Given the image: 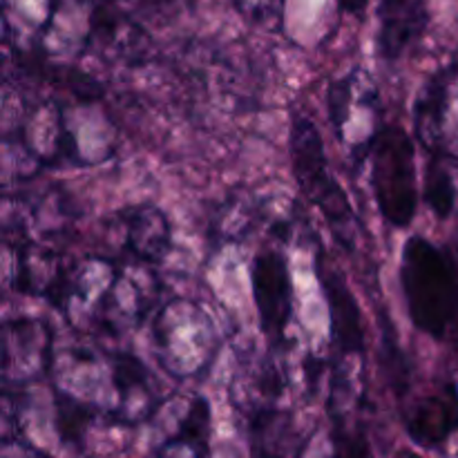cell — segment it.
<instances>
[{"instance_id": "obj_1", "label": "cell", "mask_w": 458, "mask_h": 458, "mask_svg": "<svg viewBox=\"0 0 458 458\" xmlns=\"http://www.w3.org/2000/svg\"><path fill=\"white\" fill-rule=\"evenodd\" d=\"M401 289L411 325L458 347V267L447 250L411 235L401 255Z\"/></svg>"}, {"instance_id": "obj_16", "label": "cell", "mask_w": 458, "mask_h": 458, "mask_svg": "<svg viewBox=\"0 0 458 458\" xmlns=\"http://www.w3.org/2000/svg\"><path fill=\"white\" fill-rule=\"evenodd\" d=\"M334 414V458H376L369 437L362 425H352L338 411Z\"/></svg>"}, {"instance_id": "obj_13", "label": "cell", "mask_w": 458, "mask_h": 458, "mask_svg": "<svg viewBox=\"0 0 458 458\" xmlns=\"http://www.w3.org/2000/svg\"><path fill=\"white\" fill-rule=\"evenodd\" d=\"M112 383H114V419L125 425H137L155 411L157 394L150 383V371L130 353L110 356Z\"/></svg>"}, {"instance_id": "obj_6", "label": "cell", "mask_w": 458, "mask_h": 458, "mask_svg": "<svg viewBox=\"0 0 458 458\" xmlns=\"http://www.w3.org/2000/svg\"><path fill=\"white\" fill-rule=\"evenodd\" d=\"M414 137L428 157L458 165V63L425 81L414 103Z\"/></svg>"}, {"instance_id": "obj_12", "label": "cell", "mask_w": 458, "mask_h": 458, "mask_svg": "<svg viewBox=\"0 0 458 458\" xmlns=\"http://www.w3.org/2000/svg\"><path fill=\"white\" fill-rule=\"evenodd\" d=\"M121 242L130 258L143 267L159 264L173 244L170 222L164 210L152 204H137L119 210L114 217Z\"/></svg>"}, {"instance_id": "obj_17", "label": "cell", "mask_w": 458, "mask_h": 458, "mask_svg": "<svg viewBox=\"0 0 458 458\" xmlns=\"http://www.w3.org/2000/svg\"><path fill=\"white\" fill-rule=\"evenodd\" d=\"M235 12L250 25L277 31L284 21L286 0H231Z\"/></svg>"}, {"instance_id": "obj_19", "label": "cell", "mask_w": 458, "mask_h": 458, "mask_svg": "<svg viewBox=\"0 0 458 458\" xmlns=\"http://www.w3.org/2000/svg\"><path fill=\"white\" fill-rule=\"evenodd\" d=\"M338 3V9L343 13H349V16L362 18L365 16L367 7H369V0H335Z\"/></svg>"}, {"instance_id": "obj_8", "label": "cell", "mask_w": 458, "mask_h": 458, "mask_svg": "<svg viewBox=\"0 0 458 458\" xmlns=\"http://www.w3.org/2000/svg\"><path fill=\"white\" fill-rule=\"evenodd\" d=\"M318 276H320L327 307H329L331 340H334L335 352L340 358H362L367 349V338L360 307H358L356 295L352 293L343 273L335 271L334 264H329V258L322 250H318Z\"/></svg>"}, {"instance_id": "obj_14", "label": "cell", "mask_w": 458, "mask_h": 458, "mask_svg": "<svg viewBox=\"0 0 458 458\" xmlns=\"http://www.w3.org/2000/svg\"><path fill=\"white\" fill-rule=\"evenodd\" d=\"M423 199L438 219H447L458 204V165L438 157H428Z\"/></svg>"}, {"instance_id": "obj_4", "label": "cell", "mask_w": 458, "mask_h": 458, "mask_svg": "<svg viewBox=\"0 0 458 458\" xmlns=\"http://www.w3.org/2000/svg\"><path fill=\"white\" fill-rule=\"evenodd\" d=\"M371 188L385 222L407 228L419 208L416 148L401 125H383L371 148Z\"/></svg>"}, {"instance_id": "obj_11", "label": "cell", "mask_w": 458, "mask_h": 458, "mask_svg": "<svg viewBox=\"0 0 458 458\" xmlns=\"http://www.w3.org/2000/svg\"><path fill=\"white\" fill-rule=\"evenodd\" d=\"M403 425L419 447H438L458 432V387H443L416 398L403 411Z\"/></svg>"}, {"instance_id": "obj_10", "label": "cell", "mask_w": 458, "mask_h": 458, "mask_svg": "<svg viewBox=\"0 0 458 458\" xmlns=\"http://www.w3.org/2000/svg\"><path fill=\"white\" fill-rule=\"evenodd\" d=\"M376 21V52L385 63H396L428 31V0H378Z\"/></svg>"}, {"instance_id": "obj_18", "label": "cell", "mask_w": 458, "mask_h": 458, "mask_svg": "<svg viewBox=\"0 0 458 458\" xmlns=\"http://www.w3.org/2000/svg\"><path fill=\"white\" fill-rule=\"evenodd\" d=\"M3 458H49L43 452H38L36 447H31L25 441H12V438H4L3 445Z\"/></svg>"}, {"instance_id": "obj_5", "label": "cell", "mask_w": 458, "mask_h": 458, "mask_svg": "<svg viewBox=\"0 0 458 458\" xmlns=\"http://www.w3.org/2000/svg\"><path fill=\"white\" fill-rule=\"evenodd\" d=\"M327 112L335 139L347 146L353 165L360 170L383 130L378 88L371 76L362 67H353L349 74L331 81L327 89Z\"/></svg>"}, {"instance_id": "obj_20", "label": "cell", "mask_w": 458, "mask_h": 458, "mask_svg": "<svg viewBox=\"0 0 458 458\" xmlns=\"http://www.w3.org/2000/svg\"><path fill=\"white\" fill-rule=\"evenodd\" d=\"M394 458H425V456L416 454V452H411V450H403V452H398V454Z\"/></svg>"}, {"instance_id": "obj_15", "label": "cell", "mask_w": 458, "mask_h": 458, "mask_svg": "<svg viewBox=\"0 0 458 458\" xmlns=\"http://www.w3.org/2000/svg\"><path fill=\"white\" fill-rule=\"evenodd\" d=\"M380 367H383L385 376L392 383V387L396 389L398 396L407 392V385H410V360L405 358V353L401 352L396 340V329L389 325L387 316H383L380 320Z\"/></svg>"}, {"instance_id": "obj_9", "label": "cell", "mask_w": 458, "mask_h": 458, "mask_svg": "<svg viewBox=\"0 0 458 458\" xmlns=\"http://www.w3.org/2000/svg\"><path fill=\"white\" fill-rule=\"evenodd\" d=\"M52 335L43 322L34 318L4 320L3 329V374L4 383H30L49 369Z\"/></svg>"}, {"instance_id": "obj_2", "label": "cell", "mask_w": 458, "mask_h": 458, "mask_svg": "<svg viewBox=\"0 0 458 458\" xmlns=\"http://www.w3.org/2000/svg\"><path fill=\"white\" fill-rule=\"evenodd\" d=\"M289 155L300 191L313 206L322 210L335 242L347 250L356 249L358 217L353 213L347 192L343 191V186L335 182L334 173H331L325 141H322L316 123L309 116L293 114V119H291Z\"/></svg>"}, {"instance_id": "obj_7", "label": "cell", "mask_w": 458, "mask_h": 458, "mask_svg": "<svg viewBox=\"0 0 458 458\" xmlns=\"http://www.w3.org/2000/svg\"><path fill=\"white\" fill-rule=\"evenodd\" d=\"M250 289L264 335L271 347H284L286 329L293 318V282L284 255L277 250L255 255L250 264Z\"/></svg>"}, {"instance_id": "obj_3", "label": "cell", "mask_w": 458, "mask_h": 458, "mask_svg": "<svg viewBox=\"0 0 458 458\" xmlns=\"http://www.w3.org/2000/svg\"><path fill=\"white\" fill-rule=\"evenodd\" d=\"M152 347L170 376L195 378L217 358V327L197 302L170 300L152 320Z\"/></svg>"}]
</instances>
